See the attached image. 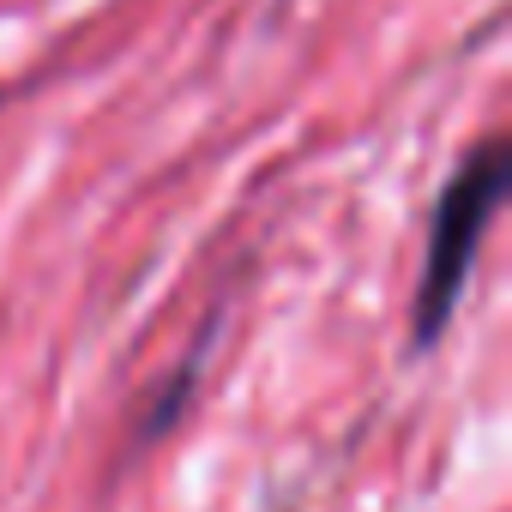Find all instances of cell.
Listing matches in <instances>:
<instances>
[{
	"label": "cell",
	"mask_w": 512,
	"mask_h": 512,
	"mask_svg": "<svg viewBox=\"0 0 512 512\" xmlns=\"http://www.w3.org/2000/svg\"><path fill=\"white\" fill-rule=\"evenodd\" d=\"M506 181H512L506 175V139H482L458 163V175L446 181L434 223H428V260H422V284H416V308H410V344L416 350H428L446 332V320L464 296V278L476 266V247L488 235V217L506 199Z\"/></svg>",
	"instance_id": "1"
}]
</instances>
